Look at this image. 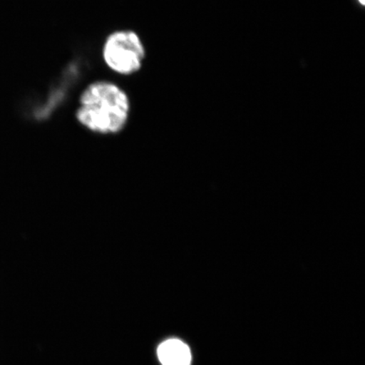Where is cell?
<instances>
[{"instance_id":"3","label":"cell","mask_w":365,"mask_h":365,"mask_svg":"<svg viewBox=\"0 0 365 365\" xmlns=\"http://www.w3.org/2000/svg\"><path fill=\"white\" fill-rule=\"evenodd\" d=\"M162 365H190L191 353L188 346L179 339H168L158 349Z\"/></svg>"},{"instance_id":"1","label":"cell","mask_w":365,"mask_h":365,"mask_svg":"<svg viewBox=\"0 0 365 365\" xmlns=\"http://www.w3.org/2000/svg\"><path fill=\"white\" fill-rule=\"evenodd\" d=\"M129 112V98L124 91L110 82L98 81L82 93L76 118L96 133L115 134L124 129Z\"/></svg>"},{"instance_id":"2","label":"cell","mask_w":365,"mask_h":365,"mask_svg":"<svg viewBox=\"0 0 365 365\" xmlns=\"http://www.w3.org/2000/svg\"><path fill=\"white\" fill-rule=\"evenodd\" d=\"M145 48L135 33L115 31L108 36L103 47V58L108 66L121 75H131L140 70Z\"/></svg>"},{"instance_id":"4","label":"cell","mask_w":365,"mask_h":365,"mask_svg":"<svg viewBox=\"0 0 365 365\" xmlns=\"http://www.w3.org/2000/svg\"><path fill=\"white\" fill-rule=\"evenodd\" d=\"M359 1L362 4H365V0H359Z\"/></svg>"}]
</instances>
